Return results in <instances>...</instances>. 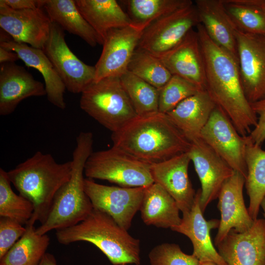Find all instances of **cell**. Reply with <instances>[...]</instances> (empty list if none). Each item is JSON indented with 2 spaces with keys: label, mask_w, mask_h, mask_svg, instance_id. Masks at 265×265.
Listing matches in <instances>:
<instances>
[{
  "label": "cell",
  "mask_w": 265,
  "mask_h": 265,
  "mask_svg": "<svg viewBox=\"0 0 265 265\" xmlns=\"http://www.w3.org/2000/svg\"><path fill=\"white\" fill-rule=\"evenodd\" d=\"M196 27L205 66V90L239 134L247 136L257 125L258 117L244 94L238 59L213 42L201 24Z\"/></svg>",
  "instance_id": "obj_1"
},
{
  "label": "cell",
  "mask_w": 265,
  "mask_h": 265,
  "mask_svg": "<svg viewBox=\"0 0 265 265\" xmlns=\"http://www.w3.org/2000/svg\"><path fill=\"white\" fill-rule=\"evenodd\" d=\"M113 146L150 164L187 152L191 142L159 112L137 116L112 132Z\"/></svg>",
  "instance_id": "obj_2"
},
{
  "label": "cell",
  "mask_w": 265,
  "mask_h": 265,
  "mask_svg": "<svg viewBox=\"0 0 265 265\" xmlns=\"http://www.w3.org/2000/svg\"><path fill=\"white\" fill-rule=\"evenodd\" d=\"M72 172L71 160L58 163L50 154L37 151L7 172L19 194L33 205L30 219L42 224L47 218L55 194L69 180Z\"/></svg>",
  "instance_id": "obj_3"
},
{
  "label": "cell",
  "mask_w": 265,
  "mask_h": 265,
  "mask_svg": "<svg viewBox=\"0 0 265 265\" xmlns=\"http://www.w3.org/2000/svg\"><path fill=\"white\" fill-rule=\"evenodd\" d=\"M62 244L87 241L95 245L113 265H140V240L132 237L108 214L93 209L87 216L73 226L56 230Z\"/></svg>",
  "instance_id": "obj_4"
},
{
  "label": "cell",
  "mask_w": 265,
  "mask_h": 265,
  "mask_svg": "<svg viewBox=\"0 0 265 265\" xmlns=\"http://www.w3.org/2000/svg\"><path fill=\"white\" fill-rule=\"evenodd\" d=\"M94 136L90 132H80L73 152L70 179L57 192L45 221L36 229L40 235L53 230L75 225L84 220L93 208L84 190V170L93 152Z\"/></svg>",
  "instance_id": "obj_5"
},
{
  "label": "cell",
  "mask_w": 265,
  "mask_h": 265,
  "mask_svg": "<svg viewBox=\"0 0 265 265\" xmlns=\"http://www.w3.org/2000/svg\"><path fill=\"white\" fill-rule=\"evenodd\" d=\"M80 106L112 132L137 116L118 77L93 81L81 93Z\"/></svg>",
  "instance_id": "obj_6"
},
{
  "label": "cell",
  "mask_w": 265,
  "mask_h": 265,
  "mask_svg": "<svg viewBox=\"0 0 265 265\" xmlns=\"http://www.w3.org/2000/svg\"><path fill=\"white\" fill-rule=\"evenodd\" d=\"M84 173L87 178L106 180L125 187H147L154 183L151 164L114 146L92 152Z\"/></svg>",
  "instance_id": "obj_7"
},
{
  "label": "cell",
  "mask_w": 265,
  "mask_h": 265,
  "mask_svg": "<svg viewBox=\"0 0 265 265\" xmlns=\"http://www.w3.org/2000/svg\"><path fill=\"white\" fill-rule=\"evenodd\" d=\"M199 24L193 2L152 22L143 30L136 50L159 57L179 44Z\"/></svg>",
  "instance_id": "obj_8"
},
{
  "label": "cell",
  "mask_w": 265,
  "mask_h": 265,
  "mask_svg": "<svg viewBox=\"0 0 265 265\" xmlns=\"http://www.w3.org/2000/svg\"><path fill=\"white\" fill-rule=\"evenodd\" d=\"M200 138L233 170L241 173L246 179L247 136L239 134L220 107L216 106L213 109L201 131Z\"/></svg>",
  "instance_id": "obj_9"
},
{
  "label": "cell",
  "mask_w": 265,
  "mask_h": 265,
  "mask_svg": "<svg viewBox=\"0 0 265 265\" xmlns=\"http://www.w3.org/2000/svg\"><path fill=\"white\" fill-rule=\"evenodd\" d=\"M42 50L70 92L81 93L94 80L95 66L85 64L71 51L66 42L63 29L54 22Z\"/></svg>",
  "instance_id": "obj_10"
},
{
  "label": "cell",
  "mask_w": 265,
  "mask_h": 265,
  "mask_svg": "<svg viewBox=\"0 0 265 265\" xmlns=\"http://www.w3.org/2000/svg\"><path fill=\"white\" fill-rule=\"evenodd\" d=\"M84 186L94 209L108 214L123 229H130L139 211L145 187L106 186L89 178L84 179Z\"/></svg>",
  "instance_id": "obj_11"
},
{
  "label": "cell",
  "mask_w": 265,
  "mask_h": 265,
  "mask_svg": "<svg viewBox=\"0 0 265 265\" xmlns=\"http://www.w3.org/2000/svg\"><path fill=\"white\" fill-rule=\"evenodd\" d=\"M238 61L245 96L251 104L265 99V34L236 30Z\"/></svg>",
  "instance_id": "obj_12"
},
{
  "label": "cell",
  "mask_w": 265,
  "mask_h": 265,
  "mask_svg": "<svg viewBox=\"0 0 265 265\" xmlns=\"http://www.w3.org/2000/svg\"><path fill=\"white\" fill-rule=\"evenodd\" d=\"M147 25L132 22L130 25L110 30L103 44L101 56L95 65V81L109 77H120L129 64Z\"/></svg>",
  "instance_id": "obj_13"
},
{
  "label": "cell",
  "mask_w": 265,
  "mask_h": 265,
  "mask_svg": "<svg viewBox=\"0 0 265 265\" xmlns=\"http://www.w3.org/2000/svg\"><path fill=\"white\" fill-rule=\"evenodd\" d=\"M42 8L14 10L0 0V26L15 42L43 50L52 22Z\"/></svg>",
  "instance_id": "obj_14"
},
{
  "label": "cell",
  "mask_w": 265,
  "mask_h": 265,
  "mask_svg": "<svg viewBox=\"0 0 265 265\" xmlns=\"http://www.w3.org/2000/svg\"><path fill=\"white\" fill-rule=\"evenodd\" d=\"M187 152L201 184L200 205L204 213L208 205L218 198L234 170L201 138L191 142Z\"/></svg>",
  "instance_id": "obj_15"
},
{
  "label": "cell",
  "mask_w": 265,
  "mask_h": 265,
  "mask_svg": "<svg viewBox=\"0 0 265 265\" xmlns=\"http://www.w3.org/2000/svg\"><path fill=\"white\" fill-rule=\"evenodd\" d=\"M245 178L240 173L234 170L232 175L223 184L218 197L217 207L221 219L214 244L218 245L234 229L238 233L249 230L254 220L245 207L243 189Z\"/></svg>",
  "instance_id": "obj_16"
},
{
  "label": "cell",
  "mask_w": 265,
  "mask_h": 265,
  "mask_svg": "<svg viewBox=\"0 0 265 265\" xmlns=\"http://www.w3.org/2000/svg\"><path fill=\"white\" fill-rule=\"evenodd\" d=\"M216 247L227 265H265V219L242 233L231 230Z\"/></svg>",
  "instance_id": "obj_17"
},
{
  "label": "cell",
  "mask_w": 265,
  "mask_h": 265,
  "mask_svg": "<svg viewBox=\"0 0 265 265\" xmlns=\"http://www.w3.org/2000/svg\"><path fill=\"white\" fill-rule=\"evenodd\" d=\"M190 161L187 152L151 165L154 182L160 186L174 198L182 213L191 209L196 192L188 177Z\"/></svg>",
  "instance_id": "obj_18"
},
{
  "label": "cell",
  "mask_w": 265,
  "mask_h": 265,
  "mask_svg": "<svg viewBox=\"0 0 265 265\" xmlns=\"http://www.w3.org/2000/svg\"><path fill=\"white\" fill-rule=\"evenodd\" d=\"M201 189L196 192L195 201L191 209L183 213L180 223L171 228L173 231L182 234L191 240L194 255L199 261H210L217 265H227L216 250L210 236L211 230L218 228L219 220H206L200 205Z\"/></svg>",
  "instance_id": "obj_19"
},
{
  "label": "cell",
  "mask_w": 265,
  "mask_h": 265,
  "mask_svg": "<svg viewBox=\"0 0 265 265\" xmlns=\"http://www.w3.org/2000/svg\"><path fill=\"white\" fill-rule=\"evenodd\" d=\"M159 57L172 76L205 90V66L196 30L191 29L179 44Z\"/></svg>",
  "instance_id": "obj_20"
},
{
  "label": "cell",
  "mask_w": 265,
  "mask_h": 265,
  "mask_svg": "<svg viewBox=\"0 0 265 265\" xmlns=\"http://www.w3.org/2000/svg\"><path fill=\"white\" fill-rule=\"evenodd\" d=\"M46 95L45 85L23 66L5 63L0 67V115L13 113L23 100Z\"/></svg>",
  "instance_id": "obj_21"
},
{
  "label": "cell",
  "mask_w": 265,
  "mask_h": 265,
  "mask_svg": "<svg viewBox=\"0 0 265 265\" xmlns=\"http://www.w3.org/2000/svg\"><path fill=\"white\" fill-rule=\"evenodd\" d=\"M0 47L16 52L26 66L38 71L44 80L48 101L61 109H65L66 105L64 94L66 87L42 50L15 42L13 39L0 42Z\"/></svg>",
  "instance_id": "obj_22"
},
{
  "label": "cell",
  "mask_w": 265,
  "mask_h": 265,
  "mask_svg": "<svg viewBox=\"0 0 265 265\" xmlns=\"http://www.w3.org/2000/svg\"><path fill=\"white\" fill-rule=\"evenodd\" d=\"M199 24L216 44L238 59L236 28L228 16L222 0H196Z\"/></svg>",
  "instance_id": "obj_23"
},
{
  "label": "cell",
  "mask_w": 265,
  "mask_h": 265,
  "mask_svg": "<svg viewBox=\"0 0 265 265\" xmlns=\"http://www.w3.org/2000/svg\"><path fill=\"white\" fill-rule=\"evenodd\" d=\"M215 106L204 90L185 99L166 114L191 142L200 138L201 131Z\"/></svg>",
  "instance_id": "obj_24"
},
{
  "label": "cell",
  "mask_w": 265,
  "mask_h": 265,
  "mask_svg": "<svg viewBox=\"0 0 265 265\" xmlns=\"http://www.w3.org/2000/svg\"><path fill=\"white\" fill-rule=\"evenodd\" d=\"M139 211L147 225L171 229L181 221L180 210L175 200L155 183L145 187Z\"/></svg>",
  "instance_id": "obj_25"
},
{
  "label": "cell",
  "mask_w": 265,
  "mask_h": 265,
  "mask_svg": "<svg viewBox=\"0 0 265 265\" xmlns=\"http://www.w3.org/2000/svg\"><path fill=\"white\" fill-rule=\"evenodd\" d=\"M75 2L103 44L109 31L127 26L132 23L115 0H75Z\"/></svg>",
  "instance_id": "obj_26"
},
{
  "label": "cell",
  "mask_w": 265,
  "mask_h": 265,
  "mask_svg": "<svg viewBox=\"0 0 265 265\" xmlns=\"http://www.w3.org/2000/svg\"><path fill=\"white\" fill-rule=\"evenodd\" d=\"M43 8L52 22L77 35L94 47L103 45L100 37L79 11L74 0H45Z\"/></svg>",
  "instance_id": "obj_27"
},
{
  "label": "cell",
  "mask_w": 265,
  "mask_h": 265,
  "mask_svg": "<svg viewBox=\"0 0 265 265\" xmlns=\"http://www.w3.org/2000/svg\"><path fill=\"white\" fill-rule=\"evenodd\" d=\"M35 223L29 220L25 233L0 259V265H39L46 253L50 238L47 234H37Z\"/></svg>",
  "instance_id": "obj_28"
},
{
  "label": "cell",
  "mask_w": 265,
  "mask_h": 265,
  "mask_svg": "<svg viewBox=\"0 0 265 265\" xmlns=\"http://www.w3.org/2000/svg\"><path fill=\"white\" fill-rule=\"evenodd\" d=\"M245 161L247 173L244 186L249 198L248 211L255 220L265 197V151L247 140Z\"/></svg>",
  "instance_id": "obj_29"
},
{
  "label": "cell",
  "mask_w": 265,
  "mask_h": 265,
  "mask_svg": "<svg viewBox=\"0 0 265 265\" xmlns=\"http://www.w3.org/2000/svg\"><path fill=\"white\" fill-rule=\"evenodd\" d=\"M120 78L137 116L159 112V89L128 71Z\"/></svg>",
  "instance_id": "obj_30"
},
{
  "label": "cell",
  "mask_w": 265,
  "mask_h": 265,
  "mask_svg": "<svg viewBox=\"0 0 265 265\" xmlns=\"http://www.w3.org/2000/svg\"><path fill=\"white\" fill-rule=\"evenodd\" d=\"M125 4L132 21L147 26L154 21L185 7L190 0H127Z\"/></svg>",
  "instance_id": "obj_31"
},
{
  "label": "cell",
  "mask_w": 265,
  "mask_h": 265,
  "mask_svg": "<svg viewBox=\"0 0 265 265\" xmlns=\"http://www.w3.org/2000/svg\"><path fill=\"white\" fill-rule=\"evenodd\" d=\"M225 10L235 26L241 32L265 34V14L248 0H222Z\"/></svg>",
  "instance_id": "obj_32"
},
{
  "label": "cell",
  "mask_w": 265,
  "mask_h": 265,
  "mask_svg": "<svg viewBox=\"0 0 265 265\" xmlns=\"http://www.w3.org/2000/svg\"><path fill=\"white\" fill-rule=\"evenodd\" d=\"M7 172L0 168V217H8L22 225L31 218L34 207L28 199L12 190Z\"/></svg>",
  "instance_id": "obj_33"
},
{
  "label": "cell",
  "mask_w": 265,
  "mask_h": 265,
  "mask_svg": "<svg viewBox=\"0 0 265 265\" xmlns=\"http://www.w3.org/2000/svg\"><path fill=\"white\" fill-rule=\"evenodd\" d=\"M127 71L159 89L172 76L159 57L138 50L134 51Z\"/></svg>",
  "instance_id": "obj_34"
},
{
  "label": "cell",
  "mask_w": 265,
  "mask_h": 265,
  "mask_svg": "<svg viewBox=\"0 0 265 265\" xmlns=\"http://www.w3.org/2000/svg\"><path fill=\"white\" fill-rule=\"evenodd\" d=\"M201 90H204L186 80L172 76L159 89V112L167 113L183 100Z\"/></svg>",
  "instance_id": "obj_35"
},
{
  "label": "cell",
  "mask_w": 265,
  "mask_h": 265,
  "mask_svg": "<svg viewBox=\"0 0 265 265\" xmlns=\"http://www.w3.org/2000/svg\"><path fill=\"white\" fill-rule=\"evenodd\" d=\"M150 265H199L193 254L182 251L179 245L163 243L154 247L148 255Z\"/></svg>",
  "instance_id": "obj_36"
},
{
  "label": "cell",
  "mask_w": 265,
  "mask_h": 265,
  "mask_svg": "<svg viewBox=\"0 0 265 265\" xmlns=\"http://www.w3.org/2000/svg\"><path fill=\"white\" fill-rule=\"evenodd\" d=\"M8 217H0V259L24 235L26 228Z\"/></svg>",
  "instance_id": "obj_37"
},
{
  "label": "cell",
  "mask_w": 265,
  "mask_h": 265,
  "mask_svg": "<svg viewBox=\"0 0 265 265\" xmlns=\"http://www.w3.org/2000/svg\"><path fill=\"white\" fill-rule=\"evenodd\" d=\"M251 106L258 117V122L247 135V140L252 144L261 146L265 141V99L251 103Z\"/></svg>",
  "instance_id": "obj_38"
},
{
  "label": "cell",
  "mask_w": 265,
  "mask_h": 265,
  "mask_svg": "<svg viewBox=\"0 0 265 265\" xmlns=\"http://www.w3.org/2000/svg\"><path fill=\"white\" fill-rule=\"evenodd\" d=\"M2 1L14 10L43 8L45 2V0H2Z\"/></svg>",
  "instance_id": "obj_39"
},
{
  "label": "cell",
  "mask_w": 265,
  "mask_h": 265,
  "mask_svg": "<svg viewBox=\"0 0 265 265\" xmlns=\"http://www.w3.org/2000/svg\"><path fill=\"white\" fill-rule=\"evenodd\" d=\"M20 59L18 54L15 52L0 47V63H15Z\"/></svg>",
  "instance_id": "obj_40"
},
{
  "label": "cell",
  "mask_w": 265,
  "mask_h": 265,
  "mask_svg": "<svg viewBox=\"0 0 265 265\" xmlns=\"http://www.w3.org/2000/svg\"><path fill=\"white\" fill-rule=\"evenodd\" d=\"M39 265H58L53 255L46 253Z\"/></svg>",
  "instance_id": "obj_41"
},
{
  "label": "cell",
  "mask_w": 265,
  "mask_h": 265,
  "mask_svg": "<svg viewBox=\"0 0 265 265\" xmlns=\"http://www.w3.org/2000/svg\"><path fill=\"white\" fill-rule=\"evenodd\" d=\"M199 265H217L216 264L210 261H199Z\"/></svg>",
  "instance_id": "obj_42"
},
{
  "label": "cell",
  "mask_w": 265,
  "mask_h": 265,
  "mask_svg": "<svg viewBox=\"0 0 265 265\" xmlns=\"http://www.w3.org/2000/svg\"><path fill=\"white\" fill-rule=\"evenodd\" d=\"M261 207L262 208L263 210V211H264V217H265V197H264V198L263 199L262 203H261Z\"/></svg>",
  "instance_id": "obj_43"
},
{
  "label": "cell",
  "mask_w": 265,
  "mask_h": 265,
  "mask_svg": "<svg viewBox=\"0 0 265 265\" xmlns=\"http://www.w3.org/2000/svg\"><path fill=\"white\" fill-rule=\"evenodd\" d=\"M262 10L263 11H264L265 14V6L263 8H262Z\"/></svg>",
  "instance_id": "obj_44"
},
{
  "label": "cell",
  "mask_w": 265,
  "mask_h": 265,
  "mask_svg": "<svg viewBox=\"0 0 265 265\" xmlns=\"http://www.w3.org/2000/svg\"><path fill=\"white\" fill-rule=\"evenodd\" d=\"M121 265H128L127 264H122Z\"/></svg>",
  "instance_id": "obj_45"
}]
</instances>
